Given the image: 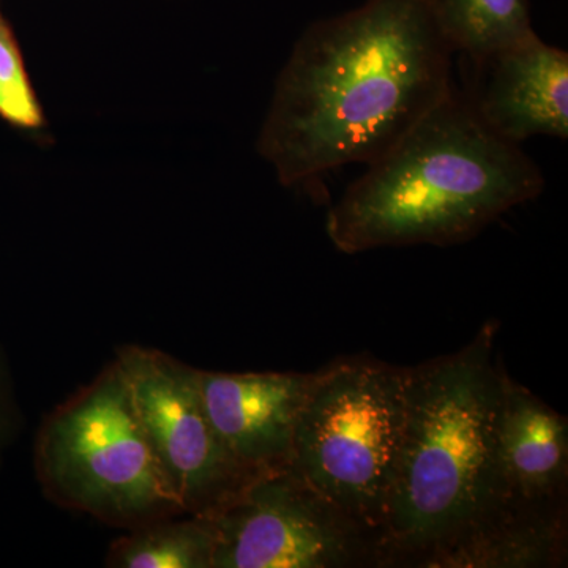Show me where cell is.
Segmentation results:
<instances>
[{"mask_svg": "<svg viewBox=\"0 0 568 568\" xmlns=\"http://www.w3.org/2000/svg\"><path fill=\"white\" fill-rule=\"evenodd\" d=\"M437 0H366L295 43L261 132L286 186L372 163L454 91Z\"/></svg>", "mask_w": 568, "mask_h": 568, "instance_id": "obj_1", "label": "cell"}, {"mask_svg": "<svg viewBox=\"0 0 568 568\" xmlns=\"http://www.w3.org/2000/svg\"><path fill=\"white\" fill-rule=\"evenodd\" d=\"M366 166L325 220L342 253L463 244L545 186L521 145L457 88Z\"/></svg>", "mask_w": 568, "mask_h": 568, "instance_id": "obj_2", "label": "cell"}, {"mask_svg": "<svg viewBox=\"0 0 568 568\" xmlns=\"http://www.w3.org/2000/svg\"><path fill=\"white\" fill-rule=\"evenodd\" d=\"M497 325L406 375L402 446L379 538V567H413L495 503V433L504 365Z\"/></svg>", "mask_w": 568, "mask_h": 568, "instance_id": "obj_3", "label": "cell"}, {"mask_svg": "<svg viewBox=\"0 0 568 568\" xmlns=\"http://www.w3.org/2000/svg\"><path fill=\"white\" fill-rule=\"evenodd\" d=\"M33 463L48 499L112 528L185 514L164 480L118 361L44 418Z\"/></svg>", "mask_w": 568, "mask_h": 568, "instance_id": "obj_4", "label": "cell"}, {"mask_svg": "<svg viewBox=\"0 0 568 568\" xmlns=\"http://www.w3.org/2000/svg\"><path fill=\"white\" fill-rule=\"evenodd\" d=\"M407 368L345 358L316 373L290 469L381 538L406 413Z\"/></svg>", "mask_w": 568, "mask_h": 568, "instance_id": "obj_5", "label": "cell"}, {"mask_svg": "<svg viewBox=\"0 0 568 568\" xmlns=\"http://www.w3.org/2000/svg\"><path fill=\"white\" fill-rule=\"evenodd\" d=\"M212 519L213 568L379 567V538L290 467L252 478Z\"/></svg>", "mask_w": 568, "mask_h": 568, "instance_id": "obj_6", "label": "cell"}, {"mask_svg": "<svg viewBox=\"0 0 568 568\" xmlns=\"http://www.w3.org/2000/svg\"><path fill=\"white\" fill-rule=\"evenodd\" d=\"M138 417L182 510L212 517L252 478L224 446L205 410L200 369L141 346L118 353Z\"/></svg>", "mask_w": 568, "mask_h": 568, "instance_id": "obj_7", "label": "cell"}, {"mask_svg": "<svg viewBox=\"0 0 568 568\" xmlns=\"http://www.w3.org/2000/svg\"><path fill=\"white\" fill-rule=\"evenodd\" d=\"M316 373L200 369L207 416L224 446L254 474L290 467L295 428Z\"/></svg>", "mask_w": 568, "mask_h": 568, "instance_id": "obj_8", "label": "cell"}, {"mask_svg": "<svg viewBox=\"0 0 568 568\" xmlns=\"http://www.w3.org/2000/svg\"><path fill=\"white\" fill-rule=\"evenodd\" d=\"M476 67L478 80L465 92L478 115L507 141L568 136V52L537 32Z\"/></svg>", "mask_w": 568, "mask_h": 568, "instance_id": "obj_9", "label": "cell"}, {"mask_svg": "<svg viewBox=\"0 0 568 568\" xmlns=\"http://www.w3.org/2000/svg\"><path fill=\"white\" fill-rule=\"evenodd\" d=\"M568 424L544 399L503 373L495 433V500L567 506Z\"/></svg>", "mask_w": 568, "mask_h": 568, "instance_id": "obj_10", "label": "cell"}, {"mask_svg": "<svg viewBox=\"0 0 568 568\" xmlns=\"http://www.w3.org/2000/svg\"><path fill=\"white\" fill-rule=\"evenodd\" d=\"M567 506L495 500L414 562L418 568H555L566 566Z\"/></svg>", "mask_w": 568, "mask_h": 568, "instance_id": "obj_11", "label": "cell"}, {"mask_svg": "<svg viewBox=\"0 0 568 568\" xmlns=\"http://www.w3.org/2000/svg\"><path fill=\"white\" fill-rule=\"evenodd\" d=\"M216 536L211 518L174 515L145 523L112 541L106 567L213 568Z\"/></svg>", "mask_w": 568, "mask_h": 568, "instance_id": "obj_12", "label": "cell"}, {"mask_svg": "<svg viewBox=\"0 0 568 568\" xmlns=\"http://www.w3.org/2000/svg\"><path fill=\"white\" fill-rule=\"evenodd\" d=\"M455 52L480 62L532 36L528 0H437Z\"/></svg>", "mask_w": 568, "mask_h": 568, "instance_id": "obj_13", "label": "cell"}, {"mask_svg": "<svg viewBox=\"0 0 568 568\" xmlns=\"http://www.w3.org/2000/svg\"><path fill=\"white\" fill-rule=\"evenodd\" d=\"M0 118L22 130L43 126L44 118L37 100L20 44L0 14Z\"/></svg>", "mask_w": 568, "mask_h": 568, "instance_id": "obj_14", "label": "cell"}, {"mask_svg": "<svg viewBox=\"0 0 568 568\" xmlns=\"http://www.w3.org/2000/svg\"><path fill=\"white\" fill-rule=\"evenodd\" d=\"M18 425H20V409L14 395L13 379H11L9 364L0 351V463L11 440L17 436Z\"/></svg>", "mask_w": 568, "mask_h": 568, "instance_id": "obj_15", "label": "cell"}]
</instances>
